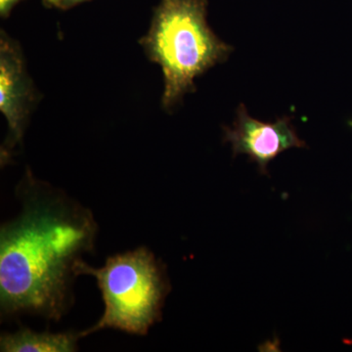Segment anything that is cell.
<instances>
[{"label":"cell","mask_w":352,"mask_h":352,"mask_svg":"<svg viewBox=\"0 0 352 352\" xmlns=\"http://www.w3.org/2000/svg\"><path fill=\"white\" fill-rule=\"evenodd\" d=\"M76 273L96 279L105 305L100 320L78 333L80 339L105 329L145 336L161 320L170 284L166 270L147 248L110 256L103 267L82 261Z\"/></svg>","instance_id":"3"},{"label":"cell","mask_w":352,"mask_h":352,"mask_svg":"<svg viewBox=\"0 0 352 352\" xmlns=\"http://www.w3.org/2000/svg\"><path fill=\"white\" fill-rule=\"evenodd\" d=\"M80 339L78 333L34 332L22 329L0 338L2 352H74Z\"/></svg>","instance_id":"6"},{"label":"cell","mask_w":352,"mask_h":352,"mask_svg":"<svg viewBox=\"0 0 352 352\" xmlns=\"http://www.w3.org/2000/svg\"><path fill=\"white\" fill-rule=\"evenodd\" d=\"M39 96L25 65L24 53L17 41L1 30L0 34V111L8 126L0 150L1 166L10 161L22 144L25 129Z\"/></svg>","instance_id":"4"},{"label":"cell","mask_w":352,"mask_h":352,"mask_svg":"<svg viewBox=\"0 0 352 352\" xmlns=\"http://www.w3.org/2000/svg\"><path fill=\"white\" fill-rule=\"evenodd\" d=\"M23 0H0V16L2 19H7L12 12L14 7Z\"/></svg>","instance_id":"8"},{"label":"cell","mask_w":352,"mask_h":352,"mask_svg":"<svg viewBox=\"0 0 352 352\" xmlns=\"http://www.w3.org/2000/svg\"><path fill=\"white\" fill-rule=\"evenodd\" d=\"M88 0H43V4L46 8H57L60 10H69L78 4Z\"/></svg>","instance_id":"7"},{"label":"cell","mask_w":352,"mask_h":352,"mask_svg":"<svg viewBox=\"0 0 352 352\" xmlns=\"http://www.w3.org/2000/svg\"><path fill=\"white\" fill-rule=\"evenodd\" d=\"M223 131V142L231 144L234 157L247 155L263 175H268V164L282 153L292 148L307 147L289 118L275 122H261L248 113L244 104L238 109L232 126H224Z\"/></svg>","instance_id":"5"},{"label":"cell","mask_w":352,"mask_h":352,"mask_svg":"<svg viewBox=\"0 0 352 352\" xmlns=\"http://www.w3.org/2000/svg\"><path fill=\"white\" fill-rule=\"evenodd\" d=\"M19 217L0 230V307L59 321L72 305L82 256L94 247L97 224L87 208L27 170L18 189Z\"/></svg>","instance_id":"1"},{"label":"cell","mask_w":352,"mask_h":352,"mask_svg":"<svg viewBox=\"0 0 352 352\" xmlns=\"http://www.w3.org/2000/svg\"><path fill=\"white\" fill-rule=\"evenodd\" d=\"M207 13V0H161L147 34L139 39L146 56L163 72L162 107L168 112L196 91L198 76L233 51L210 29Z\"/></svg>","instance_id":"2"}]
</instances>
